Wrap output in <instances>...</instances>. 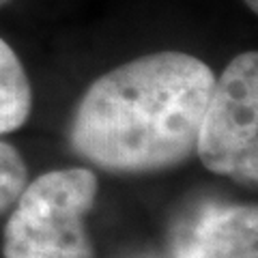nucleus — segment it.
Instances as JSON below:
<instances>
[{
	"label": "nucleus",
	"mask_w": 258,
	"mask_h": 258,
	"mask_svg": "<svg viewBox=\"0 0 258 258\" xmlns=\"http://www.w3.org/2000/svg\"><path fill=\"white\" fill-rule=\"evenodd\" d=\"M215 76L191 54L140 56L95 80L71 123V144L95 166L149 172L196 151Z\"/></svg>",
	"instance_id": "f257e3e1"
},
{
	"label": "nucleus",
	"mask_w": 258,
	"mask_h": 258,
	"mask_svg": "<svg viewBox=\"0 0 258 258\" xmlns=\"http://www.w3.org/2000/svg\"><path fill=\"white\" fill-rule=\"evenodd\" d=\"M97 187V176L86 168L52 170L26 185L5 228V256L95 258L84 217Z\"/></svg>",
	"instance_id": "f03ea898"
},
{
	"label": "nucleus",
	"mask_w": 258,
	"mask_h": 258,
	"mask_svg": "<svg viewBox=\"0 0 258 258\" xmlns=\"http://www.w3.org/2000/svg\"><path fill=\"white\" fill-rule=\"evenodd\" d=\"M196 151L211 172L241 183L258 174V56L243 52L215 80Z\"/></svg>",
	"instance_id": "7ed1b4c3"
},
{
	"label": "nucleus",
	"mask_w": 258,
	"mask_h": 258,
	"mask_svg": "<svg viewBox=\"0 0 258 258\" xmlns=\"http://www.w3.org/2000/svg\"><path fill=\"white\" fill-rule=\"evenodd\" d=\"M172 258H258L254 205L205 203L172 230Z\"/></svg>",
	"instance_id": "20e7f679"
},
{
	"label": "nucleus",
	"mask_w": 258,
	"mask_h": 258,
	"mask_svg": "<svg viewBox=\"0 0 258 258\" xmlns=\"http://www.w3.org/2000/svg\"><path fill=\"white\" fill-rule=\"evenodd\" d=\"M32 106L30 82L13 47L0 39V136L26 123Z\"/></svg>",
	"instance_id": "39448f33"
},
{
	"label": "nucleus",
	"mask_w": 258,
	"mask_h": 258,
	"mask_svg": "<svg viewBox=\"0 0 258 258\" xmlns=\"http://www.w3.org/2000/svg\"><path fill=\"white\" fill-rule=\"evenodd\" d=\"M26 164L11 144L0 140V215L9 211L26 187Z\"/></svg>",
	"instance_id": "423d86ee"
},
{
	"label": "nucleus",
	"mask_w": 258,
	"mask_h": 258,
	"mask_svg": "<svg viewBox=\"0 0 258 258\" xmlns=\"http://www.w3.org/2000/svg\"><path fill=\"white\" fill-rule=\"evenodd\" d=\"M243 3H245V5H247V7H249V9H252L254 13L258 11V0H243Z\"/></svg>",
	"instance_id": "0eeeda50"
},
{
	"label": "nucleus",
	"mask_w": 258,
	"mask_h": 258,
	"mask_svg": "<svg viewBox=\"0 0 258 258\" xmlns=\"http://www.w3.org/2000/svg\"><path fill=\"white\" fill-rule=\"evenodd\" d=\"M11 0H0V7H5V5H9Z\"/></svg>",
	"instance_id": "6e6552de"
},
{
	"label": "nucleus",
	"mask_w": 258,
	"mask_h": 258,
	"mask_svg": "<svg viewBox=\"0 0 258 258\" xmlns=\"http://www.w3.org/2000/svg\"><path fill=\"white\" fill-rule=\"evenodd\" d=\"M144 258H155V256H144Z\"/></svg>",
	"instance_id": "1a4fd4ad"
}]
</instances>
